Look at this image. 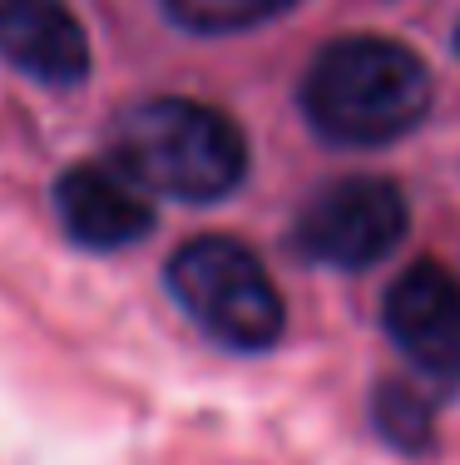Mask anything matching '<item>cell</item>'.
Returning a JSON list of instances; mask_svg holds the SVG:
<instances>
[{
  "instance_id": "7",
  "label": "cell",
  "mask_w": 460,
  "mask_h": 465,
  "mask_svg": "<svg viewBox=\"0 0 460 465\" xmlns=\"http://www.w3.org/2000/svg\"><path fill=\"white\" fill-rule=\"evenodd\" d=\"M0 54L40 84H80L90 35L64 0H0Z\"/></svg>"
},
{
  "instance_id": "3",
  "label": "cell",
  "mask_w": 460,
  "mask_h": 465,
  "mask_svg": "<svg viewBox=\"0 0 460 465\" xmlns=\"http://www.w3.org/2000/svg\"><path fill=\"white\" fill-rule=\"evenodd\" d=\"M169 292L228 351H268L288 327L282 297L253 248L233 238H193L169 258Z\"/></svg>"
},
{
  "instance_id": "6",
  "label": "cell",
  "mask_w": 460,
  "mask_h": 465,
  "mask_svg": "<svg viewBox=\"0 0 460 465\" xmlns=\"http://www.w3.org/2000/svg\"><path fill=\"white\" fill-rule=\"evenodd\" d=\"M54 213L64 232L84 248H129L144 242L153 228V203L144 188L114 169V163H80L54 183Z\"/></svg>"
},
{
  "instance_id": "2",
  "label": "cell",
  "mask_w": 460,
  "mask_h": 465,
  "mask_svg": "<svg viewBox=\"0 0 460 465\" xmlns=\"http://www.w3.org/2000/svg\"><path fill=\"white\" fill-rule=\"evenodd\" d=\"M114 169L144 193L218 203L248 179V139L199 99H144L114 129Z\"/></svg>"
},
{
  "instance_id": "1",
  "label": "cell",
  "mask_w": 460,
  "mask_h": 465,
  "mask_svg": "<svg viewBox=\"0 0 460 465\" xmlns=\"http://www.w3.org/2000/svg\"><path fill=\"white\" fill-rule=\"evenodd\" d=\"M302 114L332 143H391L431 114V70L396 40H332L302 74Z\"/></svg>"
},
{
  "instance_id": "10",
  "label": "cell",
  "mask_w": 460,
  "mask_h": 465,
  "mask_svg": "<svg viewBox=\"0 0 460 465\" xmlns=\"http://www.w3.org/2000/svg\"><path fill=\"white\" fill-rule=\"evenodd\" d=\"M455 50H460V30H455Z\"/></svg>"
},
{
  "instance_id": "4",
  "label": "cell",
  "mask_w": 460,
  "mask_h": 465,
  "mask_svg": "<svg viewBox=\"0 0 460 465\" xmlns=\"http://www.w3.org/2000/svg\"><path fill=\"white\" fill-rule=\"evenodd\" d=\"M411 228V208L391 179H337L317 188L298 213L292 242L302 258L342 272L377 268Z\"/></svg>"
},
{
  "instance_id": "9",
  "label": "cell",
  "mask_w": 460,
  "mask_h": 465,
  "mask_svg": "<svg viewBox=\"0 0 460 465\" xmlns=\"http://www.w3.org/2000/svg\"><path fill=\"white\" fill-rule=\"evenodd\" d=\"M377 426H381V436H387L396 450H426L431 446V430H436V411H431V401H421V396L411 391V386L381 381Z\"/></svg>"
},
{
  "instance_id": "8",
  "label": "cell",
  "mask_w": 460,
  "mask_h": 465,
  "mask_svg": "<svg viewBox=\"0 0 460 465\" xmlns=\"http://www.w3.org/2000/svg\"><path fill=\"white\" fill-rule=\"evenodd\" d=\"M292 5L298 0H163L173 25L193 30V35H243V30L278 20Z\"/></svg>"
},
{
  "instance_id": "5",
  "label": "cell",
  "mask_w": 460,
  "mask_h": 465,
  "mask_svg": "<svg viewBox=\"0 0 460 465\" xmlns=\"http://www.w3.org/2000/svg\"><path fill=\"white\" fill-rule=\"evenodd\" d=\"M381 322L421 371L460 376V278L441 262H411L387 287Z\"/></svg>"
}]
</instances>
